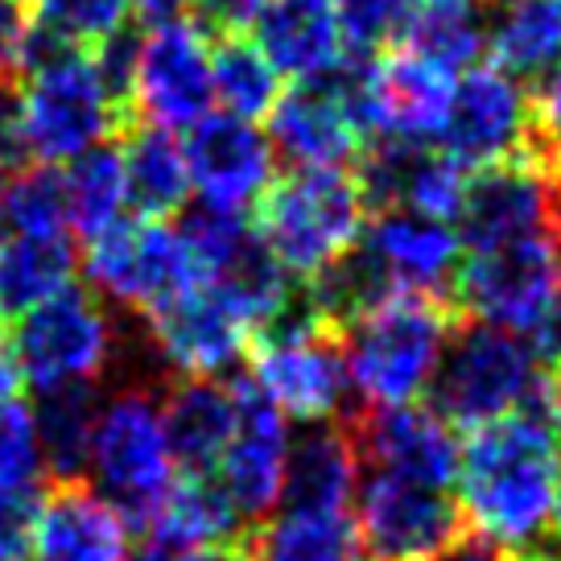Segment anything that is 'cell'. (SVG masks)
Segmentation results:
<instances>
[{
  "label": "cell",
  "mask_w": 561,
  "mask_h": 561,
  "mask_svg": "<svg viewBox=\"0 0 561 561\" xmlns=\"http://www.w3.org/2000/svg\"><path fill=\"white\" fill-rule=\"evenodd\" d=\"M455 75L413 50H388L364 67V128L385 140L425 145L442 133Z\"/></svg>",
  "instance_id": "ac0fdd59"
},
{
  "label": "cell",
  "mask_w": 561,
  "mask_h": 561,
  "mask_svg": "<svg viewBox=\"0 0 561 561\" xmlns=\"http://www.w3.org/2000/svg\"><path fill=\"white\" fill-rule=\"evenodd\" d=\"M88 467L124 516L165 491L174 479V455L161 425V401L149 388H124L95 409Z\"/></svg>",
  "instance_id": "30bf717a"
},
{
  "label": "cell",
  "mask_w": 561,
  "mask_h": 561,
  "mask_svg": "<svg viewBox=\"0 0 561 561\" xmlns=\"http://www.w3.org/2000/svg\"><path fill=\"white\" fill-rule=\"evenodd\" d=\"M549 537L561 545V474H558V491H553V512H549Z\"/></svg>",
  "instance_id": "c3c4849f"
},
{
  "label": "cell",
  "mask_w": 561,
  "mask_h": 561,
  "mask_svg": "<svg viewBox=\"0 0 561 561\" xmlns=\"http://www.w3.org/2000/svg\"><path fill=\"white\" fill-rule=\"evenodd\" d=\"M83 273L104 298L137 306L140 314L198 289V273L178 228L149 215H140L137 224L116 219L107 231L91 236Z\"/></svg>",
  "instance_id": "8fae6325"
},
{
  "label": "cell",
  "mask_w": 561,
  "mask_h": 561,
  "mask_svg": "<svg viewBox=\"0 0 561 561\" xmlns=\"http://www.w3.org/2000/svg\"><path fill=\"white\" fill-rule=\"evenodd\" d=\"M21 137L34 165L75 161L107 137H124L137 116L112 95L91 50H67L18 83Z\"/></svg>",
  "instance_id": "277c9868"
},
{
  "label": "cell",
  "mask_w": 561,
  "mask_h": 561,
  "mask_svg": "<svg viewBox=\"0 0 561 561\" xmlns=\"http://www.w3.org/2000/svg\"><path fill=\"white\" fill-rule=\"evenodd\" d=\"M462 252L561 231V182L537 153L474 170L455 215Z\"/></svg>",
  "instance_id": "5bb4252c"
},
{
  "label": "cell",
  "mask_w": 561,
  "mask_h": 561,
  "mask_svg": "<svg viewBox=\"0 0 561 561\" xmlns=\"http://www.w3.org/2000/svg\"><path fill=\"white\" fill-rule=\"evenodd\" d=\"M128 528L149 549H210L240 545V512L215 474L182 471L145 508L128 516Z\"/></svg>",
  "instance_id": "7402d4cb"
},
{
  "label": "cell",
  "mask_w": 561,
  "mask_h": 561,
  "mask_svg": "<svg viewBox=\"0 0 561 561\" xmlns=\"http://www.w3.org/2000/svg\"><path fill=\"white\" fill-rule=\"evenodd\" d=\"M368 252L397 289L434 298H450V285L462 264V240L450 224L404 207L376 215V224L368 228Z\"/></svg>",
  "instance_id": "603a6c76"
},
{
  "label": "cell",
  "mask_w": 561,
  "mask_h": 561,
  "mask_svg": "<svg viewBox=\"0 0 561 561\" xmlns=\"http://www.w3.org/2000/svg\"><path fill=\"white\" fill-rule=\"evenodd\" d=\"M268 0H194V18L207 34H248Z\"/></svg>",
  "instance_id": "ab89813d"
},
{
  "label": "cell",
  "mask_w": 561,
  "mask_h": 561,
  "mask_svg": "<svg viewBox=\"0 0 561 561\" xmlns=\"http://www.w3.org/2000/svg\"><path fill=\"white\" fill-rule=\"evenodd\" d=\"M248 359H252V385L285 417H298L306 425L343 417L351 388L343 331L318 318L301 289L273 327L248 339Z\"/></svg>",
  "instance_id": "5b68a950"
},
{
  "label": "cell",
  "mask_w": 561,
  "mask_h": 561,
  "mask_svg": "<svg viewBox=\"0 0 561 561\" xmlns=\"http://www.w3.org/2000/svg\"><path fill=\"white\" fill-rule=\"evenodd\" d=\"M133 13L145 25H174V21H186V13H194V0H133Z\"/></svg>",
  "instance_id": "f6af8a7d"
},
{
  "label": "cell",
  "mask_w": 561,
  "mask_h": 561,
  "mask_svg": "<svg viewBox=\"0 0 561 561\" xmlns=\"http://www.w3.org/2000/svg\"><path fill=\"white\" fill-rule=\"evenodd\" d=\"M533 153L561 178V62L533 95Z\"/></svg>",
  "instance_id": "f35d334b"
},
{
  "label": "cell",
  "mask_w": 561,
  "mask_h": 561,
  "mask_svg": "<svg viewBox=\"0 0 561 561\" xmlns=\"http://www.w3.org/2000/svg\"><path fill=\"white\" fill-rule=\"evenodd\" d=\"M240 561H252V558H248V553H244V545H240Z\"/></svg>",
  "instance_id": "f907efd6"
},
{
  "label": "cell",
  "mask_w": 561,
  "mask_h": 561,
  "mask_svg": "<svg viewBox=\"0 0 561 561\" xmlns=\"http://www.w3.org/2000/svg\"><path fill=\"white\" fill-rule=\"evenodd\" d=\"M240 545L252 561H359V528L351 512L285 508L273 520H256Z\"/></svg>",
  "instance_id": "4316f807"
},
{
  "label": "cell",
  "mask_w": 561,
  "mask_h": 561,
  "mask_svg": "<svg viewBox=\"0 0 561 561\" xmlns=\"http://www.w3.org/2000/svg\"><path fill=\"white\" fill-rule=\"evenodd\" d=\"M30 13L79 50H95L124 30L133 0H30Z\"/></svg>",
  "instance_id": "d590c367"
},
{
  "label": "cell",
  "mask_w": 561,
  "mask_h": 561,
  "mask_svg": "<svg viewBox=\"0 0 561 561\" xmlns=\"http://www.w3.org/2000/svg\"><path fill=\"white\" fill-rule=\"evenodd\" d=\"M191 186L207 207L248 210L273 182V140H264L252 121L240 116H203L191 124L182 145Z\"/></svg>",
  "instance_id": "d6986e66"
},
{
  "label": "cell",
  "mask_w": 561,
  "mask_h": 561,
  "mask_svg": "<svg viewBox=\"0 0 561 561\" xmlns=\"http://www.w3.org/2000/svg\"><path fill=\"white\" fill-rule=\"evenodd\" d=\"M355 495L359 549L376 561H438L467 533L458 500L446 488L371 471Z\"/></svg>",
  "instance_id": "7c38bea8"
},
{
  "label": "cell",
  "mask_w": 561,
  "mask_h": 561,
  "mask_svg": "<svg viewBox=\"0 0 561 561\" xmlns=\"http://www.w3.org/2000/svg\"><path fill=\"white\" fill-rule=\"evenodd\" d=\"M438 561H520V558L508 553V549H500V545L483 541V537H474V533H462Z\"/></svg>",
  "instance_id": "7bdbcfd3"
},
{
  "label": "cell",
  "mask_w": 561,
  "mask_h": 561,
  "mask_svg": "<svg viewBox=\"0 0 561 561\" xmlns=\"http://www.w3.org/2000/svg\"><path fill=\"white\" fill-rule=\"evenodd\" d=\"M149 339L158 343V355L191 380H215L248 351V327L231 314L224 301H215L207 289L178 294L165 306L145 314Z\"/></svg>",
  "instance_id": "44dd1931"
},
{
  "label": "cell",
  "mask_w": 561,
  "mask_h": 561,
  "mask_svg": "<svg viewBox=\"0 0 561 561\" xmlns=\"http://www.w3.org/2000/svg\"><path fill=\"white\" fill-rule=\"evenodd\" d=\"M9 347H13L21 380H30L34 392L91 385L112 364L116 327L100 301L67 285L62 294L37 301L34 310L13 318Z\"/></svg>",
  "instance_id": "ba28073f"
},
{
  "label": "cell",
  "mask_w": 561,
  "mask_h": 561,
  "mask_svg": "<svg viewBox=\"0 0 561 561\" xmlns=\"http://www.w3.org/2000/svg\"><path fill=\"white\" fill-rule=\"evenodd\" d=\"M442 153L462 170H488L500 161L533 153V95L520 79L500 67H471L455 83L446 124H442Z\"/></svg>",
  "instance_id": "4fadbf2b"
},
{
  "label": "cell",
  "mask_w": 561,
  "mask_h": 561,
  "mask_svg": "<svg viewBox=\"0 0 561 561\" xmlns=\"http://www.w3.org/2000/svg\"><path fill=\"white\" fill-rule=\"evenodd\" d=\"M252 30H256L252 42L261 46L277 75L314 79L347 58L334 0H268L261 18L252 21Z\"/></svg>",
  "instance_id": "cb8c5ba5"
},
{
  "label": "cell",
  "mask_w": 561,
  "mask_h": 561,
  "mask_svg": "<svg viewBox=\"0 0 561 561\" xmlns=\"http://www.w3.org/2000/svg\"><path fill=\"white\" fill-rule=\"evenodd\" d=\"M95 409H100V401L91 397V385H62L37 392L34 425L37 442H42V458H46L54 479H83Z\"/></svg>",
  "instance_id": "1f68e13d"
},
{
  "label": "cell",
  "mask_w": 561,
  "mask_h": 561,
  "mask_svg": "<svg viewBox=\"0 0 561 561\" xmlns=\"http://www.w3.org/2000/svg\"><path fill=\"white\" fill-rule=\"evenodd\" d=\"M210 42L191 21L158 25L137 46L133 67V116L158 128H191L210 112Z\"/></svg>",
  "instance_id": "9a60e30c"
},
{
  "label": "cell",
  "mask_w": 561,
  "mask_h": 561,
  "mask_svg": "<svg viewBox=\"0 0 561 561\" xmlns=\"http://www.w3.org/2000/svg\"><path fill=\"white\" fill-rule=\"evenodd\" d=\"M462 314L450 298L397 289L343 331L347 380L364 409L417 404L430 392L442 351Z\"/></svg>",
  "instance_id": "7a4b0ae2"
},
{
  "label": "cell",
  "mask_w": 561,
  "mask_h": 561,
  "mask_svg": "<svg viewBox=\"0 0 561 561\" xmlns=\"http://www.w3.org/2000/svg\"><path fill=\"white\" fill-rule=\"evenodd\" d=\"M210 88L231 116L261 121L280 100V75L248 34H215L210 46Z\"/></svg>",
  "instance_id": "d6a6232c"
},
{
  "label": "cell",
  "mask_w": 561,
  "mask_h": 561,
  "mask_svg": "<svg viewBox=\"0 0 561 561\" xmlns=\"http://www.w3.org/2000/svg\"><path fill=\"white\" fill-rule=\"evenodd\" d=\"M541 409H545V417L553 421V430L561 434V364H553V376H545Z\"/></svg>",
  "instance_id": "7dc6e473"
},
{
  "label": "cell",
  "mask_w": 561,
  "mask_h": 561,
  "mask_svg": "<svg viewBox=\"0 0 561 561\" xmlns=\"http://www.w3.org/2000/svg\"><path fill=\"white\" fill-rule=\"evenodd\" d=\"M520 561H561V545H558V541H545L541 549H533V553H525Z\"/></svg>",
  "instance_id": "681fc988"
},
{
  "label": "cell",
  "mask_w": 561,
  "mask_h": 561,
  "mask_svg": "<svg viewBox=\"0 0 561 561\" xmlns=\"http://www.w3.org/2000/svg\"><path fill=\"white\" fill-rule=\"evenodd\" d=\"M364 58H343L334 70L298 79L268 112L273 149L298 170L343 165L359 153L364 128Z\"/></svg>",
  "instance_id": "9c48e42d"
},
{
  "label": "cell",
  "mask_w": 561,
  "mask_h": 561,
  "mask_svg": "<svg viewBox=\"0 0 561 561\" xmlns=\"http://www.w3.org/2000/svg\"><path fill=\"white\" fill-rule=\"evenodd\" d=\"M488 50L512 79H545L561 62V0H504L488 21Z\"/></svg>",
  "instance_id": "f1b7e54d"
},
{
  "label": "cell",
  "mask_w": 561,
  "mask_h": 561,
  "mask_svg": "<svg viewBox=\"0 0 561 561\" xmlns=\"http://www.w3.org/2000/svg\"><path fill=\"white\" fill-rule=\"evenodd\" d=\"M343 421L364 467L430 488H455L462 442L442 413L425 404H397V409H351Z\"/></svg>",
  "instance_id": "2e32d148"
},
{
  "label": "cell",
  "mask_w": 561,
  "mask_h": 561,
  "mask_svg": "<svg viewBox=\"0 0 561 561\" xmlns=\"http://www.w3.org/2000/svg\"><path fill=\"white\" fill-rule=\"evenodd\" d=\"M161 425L170 438V455L182 471L215 474L219 455L231 438V425H236L231 385L182 376L161 397Z\"/></svg>",
  "instance_id": "484cf974"
},
{
  "label": "cell",
  "mask_w": 561,
  "mask_h": 561,
  "mask_svg": "<svg viewBox=\"0 0 561 561\" xmlns=\"http://www.w3.org/2000/svg\"><path fill=\"white\" fill-rule=\"evenodd\" d=\"M70 236H9L0 244V318H18L62 294L75 277Z\"/></svg>",
  "instance_id": "4dcf8cb0"
},
{
  "label": "cell",
  "mask_w": 561,
  "mask_h": 561,
  "mask_svg": "<svg viewBox=\"0 0 561 561\" xmlns=\"http://www.w3.org/2000/svg\"><path fill=\"white\" fill-rule=\"evenodd\" d=\"M21 165H30V153H25V137H21L18 88L0 83V170L18 174Z\"/></svg>",
  "instance_id": "60d3db41"
},
{
  "label": "cell",
  "mask_w": 561,
  "mask_h": 561,
  "mask_svg": "<svg viewBox=\"0 0 561 561\" xmlns=\"http://www.w3.org/2000/svg\"><path fill=\"white\" fill-rule=\"evenodd\" d=\"M359 467L364 462L347 421H322L289 446L280 500H289V508L347 512L351 495L359 491Z\"/></svg>",
  "instance_id": "d4e9b609"
},
{
  "label": "cell",
  "mask_w": 561,
  "mask_h": 561,
  "mask_svg": "<svg viewBox=\"0 0 561 561\" xmlns=\"http://www.w3.org/2000/svg\"><path fill=\"white\" fill-rule=\"evenodd\" d=\"M231 397H236V425L219 455L215 479L228 491L240 516L268 520V512L280 504V488H285V458H289L285 413L252 385V376H236Z\"/></svg>",
  "instance_id": "e0dca14e"
},
{
  "label": "cell",
  "mask_w": 561,
  "mask_h": 561,
  "mask_svg": "<svg viewBox=\"0 0 561 561\" xmlns=\"http://www.w3.org/2000/svg\"><path fill=\"white\" fill-rule=\"evenodd\" d=\"M561 474V434L541 404L467 430L455 500L467 533L525 558L549 541Z\"/></svg>",
  "instance_id": "6da1fadb"
},
{
  "label": "cell",
  "mask_w": 561,
  "mask_h": 561,
  "mask_svg": "<svg viewBox=\"0 0 561 561\" xmlns=\"http://www.w3.org/2000/svg\"><path fill=\"white\" fill-rule=\"evenodd\" d=\"M0 219L13 236H62L67 231V191L62 170L54 165H21L0 191Z\"/></svg>",
  "instance_id": "e575fe53"
},
{
  "label": "cell",
  "mask_w": 561,
  "mask_h": 561,
  "mask_svg": "<svg viewBox=\"0 0 561 561\" xmlns=\"http://www.w3.org/2000/svg\"><path fill=\"white\" fill-rule=\"evenodd\" d=\"M409 0H334V18L347 58H368L392 37H401Z\"/></svg>",
  "instance_id": "8d00e7d4"
},
{
  "label": "cell",
  "mask_w": 561,
  "mask_h": 561,
  "mask_svg": "<svg viewBox=\"0 0 561 561\" xmlns=\"http://www.w3.org/2000/svg\"><path fill=\"white\" fill-rule=\"evenodd\" d=\"M561 289V231H537L525 240L467 252L450 285L462 318L491 322L500 331L533 334Z\"/></svg>",
  "instance_id": "52a82bcc"
},
{
  "label": "cell",
  "mask_w": 561,
  "mask_h": 561,
  "mask_svg": "<svg viewBox=\"0 0 561 561\" xmlns=\"http://www.w3.org/2000/svg\"><path fill=\"white\" fill-rule=\"evenodd\" d=\"M541 355L528 334L500 331L491 322H458L434 371V413L455 430H479L495 417L537 404L545 385Z\"/></svg>",
  "instance_id": "8992f818"
},
{
  "label": "cell",
  "mask_w": 561,
  "mask_h": 561,
  "mask_svg": "<svg viewBox=\"0 0 561 561\" xmlns=\"http://www.w3.org/2000/svg\"><path fill=\"white\" fill-rule=\"evenodd\" d=\"M42 488H0V561L34 558Z\"/></svg>",
  "instance_id": "74e56055"
},
{
  "label": "cell",
  "mask_w": 561,
  "mask_h": 561,
  "mask_svg": "<svg viewBox=\"0 0 561 561\" xmlns=\"http://www.w3.org/2000/svg\"><path fill=\"white\" fill-rule=\"evenodd\" d=\"M121 161H124V186L128 203L149 215L165 219L174 210L186 207L191 174H186V153L170 128L158 124H133L121 137Z\"/></svg>",
  "instance_id": "83f0119b"
},
{
  "label": "cell",
  "mask_w": 561,
  "mask_h": 561,
  "mask_svg": "<svg viewBox=\"0 0 561 561\" xmlns=\"http://www.w3.org/2000/svg\"><path fill=\"white\" fill-rule=\"evenodd\" d=\"M252 228L294 280H310L364 240L368 198L355 170L318 165L273 178L256 198Z\"/></svg>",
  "instance_id": "3957f363"
},
{
  "label": "cell",
  "mask_w": 561,
  "mask_h": 561,
  "mask_svg": "<svg viewBox=\"0 0 561 561\" xmlns=\"http://www.w3.org/2000/svg\"><path fill=\"white\" fill-rule=\"evenodd\" d=\"M18 392H21L18 359H13V347H9V339H0V404L18 401Z\"/></svg>",
  "instance_id": "bcb514c9"
},
{
  "label": "cell",
  "mask_w": 561,
  "mask_h": 561,
  "mask_svg": "<svg viewBox=\"0 0 561 561\" xmlns=\"http://www.w3.org/2000/svg\"><path fill=\"white\" fill-rule=\"evenodd\" d=\"M62 191H67V224L75 228V236L91 240L107 231L128 203L121 149L95 145L88 153H79L70 161V170H62Z\"/></svg>",
  "instance_id": "836d02e7"
},
{
  "label": "cell",
  "mask_w": 561,
  "mask_h": 561,
  "mask_svg": "<svg viewBox=\"0 0 561 561\" xmlns=\"http://www.w3.org/2000/svg\"><path fill=\"white\" fill-rule=\"evenodd\" d=\"M404 50L421 54L442 70H471L488 50L483 0H409L401 25Z\"/></svg>",
  "instance_id": "f546056e"
},
{
  "label": "cell",
  "mask_w": 561,
  "mask_h": 561,
  "mask_svg": "<svg viewBox=\"0 0 561 561\" xmlns=\"http://www.w3.org/2000/svg\"><path fill=\"white\" fill-rule=\"evenodd\" d=\"M25 25H30V0H0V83H13Z\"/></svg>",
  "instance_id": "b9f144b4"
},
{
  "label": "cell",
  "mask_w": 561,
  "mask_h": 561,
  "mask_svg": "<svg viewBox=\"0 0 561 561\" xmlns=\"http://www.w3.org/2000/svg\"><path fill=\"white\" fill-rule=\"evenodd\" d=\"M537 355H541L545 364H561V289H558V298L549 301V310H545L541 318V327H537Z\"/></svg>",
  "instance_id": "ee69618b"
},
{
  "label": "cell",
  "mask_w": 561,
  "mask_h": 561,
  "mask_svg": "<svg viewBox=\"0 0 561 561\" xmlns=\"http://www.w3.org/2000/svg\"><path fill=\"white\" fill-rule=\"evenodd\" d=\"M34 561H133L128 516L83 479H58L42 495Z\"/></svg>",
  "instance_id": "ffe728a7"
}]
</instances>
